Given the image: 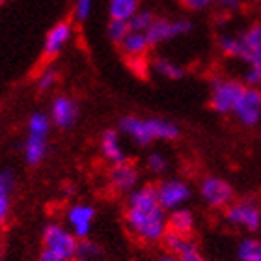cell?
<instances>
[{
	"instance_id": "obj_2",
	"label": "cell",
	"mask_w": 261,
	"mask_h": 261,
	"mask_svg": "<svg viewBox=\"0 0 261 261\" xmlns=\"http://www.w3.org/2000/svg\"><path fill=\"white\" fill-rule=\"evenodd\" d=\"M245 82L229 76H213L209 88V105L217 114H233L235 105L245 92Z\"/></svg>"
},
{
	"instance_id": "obj_24",
	"label": "cell",
	"mask_w": 261,
	"mask_h": 261,
	"mask_svg": "<svg viewBox=\"0 0 261 261\" xmlns=\"http://www.w3.org/2000/svg\"><path fill=\"white\" fill-rule=\"evenodd\" d=\"M239 261H261V239H243L237 246Z\"/></svg>"
},
{
	"instance_id": "obj_27",
	"label": "cell",
	"mask_w": 261,
	"mask_h": 261,
	"mask_svg": "<svg viewBox=\"0 0 261 261\" xmlns=\"http://www.w3.org/2000/svg\"><path fill=\"white\" fill-rule=\"evenodd\" d=\"M243 82H245V86H248V88H261V62H250V64H246Z\"/></svg>"
},
{
	"instance_id": "obj_40",
	"label": "cell",
	"mask_w": 261,
	"mask_h": 261,
	"mask_svg": "<svg viewBox=\"0 0 261 261\" xmlns=\"http://www.w3.org/2000/svg\"><path fill=\"white\" fill-rule=\"evenodd\" d=\"M2 2H4V0H0V4H2Z\"/></svg>"
},
{
	"instance_id": "obj_18",
	"label": "cell",
	"mask_w": 261,
	"mask_h": 261,
	"mask_svg": "<svg viewBox=\"0 0 261 261\" xmlns=\"http://www.w3.org/2000/svg\"><path fill=\"white\" fill-rule=\"evenodd\" d=\"M168 229L174 231V233L191 237L192 231H194V215H192L189 209H185V207H179V209H175V211H170Z\"/></svg>"
},
{
	"instance_id": "obj_35",
	"label": "cell",
	"mask_w": 261,
	"mask_h": 261,
	"mask_svg": "<svg viewBox=\"0 0 261 261\" xmlns=\"http://www.w3.org/2000/svg\"><path fill=\"white\" fill-rule=\"evenodd\" d=\"M39 261H67V259L62 257L60 254H56V252L45 248V250L41 252V256H39Z\"/></svg>"
},
{
	"instance_id": "obj_5",
	"label": "cell",
	"mask_w": 261,
	"mask_h": 261,
	"mask_svg": "<svg viewBox=\"0 0 261 261\" xmlns=\"http://www.w3.org/2000/svg\"><path fill=\"white\" fill-rule=\"evenodd\" d=\"M201 200L213 209H226L233 201V187L217 175H207L200 183Z\"/></svg>"
},
{
	"instance_id": "obj_29",
	"label": "cell",
	"mask_w": 261,
	"mask_h": 261,
	"mask_svg": "<svg viewBox=\"0 0 261 261\" xmlns=\"http://www.w3.org/2000/svg\"><path fill=\"white\" fill-rule=\"evenodd\" d=\"M147 168H149V172H153V174H164V172L168 170V161H166L164 155L155 151L147 157Z\"/></svg>"
},
{
	"instance_id": "obj_25",
	"label": "cell",
	"mask_w": 261,
	"mask_h": 261,
	"mask_svg": "<svg viewBox=\"0 0 261 261\" xmlns=\"http://www.w3.org/2000/svg\"><path fill=\"white\" fill-rule=\"evenodd\" d=\"M155 19H157V17L153 15L151 11L140 10L136 15H133V19L129 21V27H130L133 32H144L146 34L147 30H149V27L155 22Z\"/></svg>"
},
{
	"instance_id": "obj_6",
	"label": "cell",
	"mask_w": 261,
	"mask_h": 261,
	"mask_svg": "<svg viewBox=\"0 0 261 261\" xmlns=\"http://www.w3.org/2000/svg\"><path fill=\"white\" fill-rule=\"evenodd\" d=\"M235 120L243 127H257L261 123V88H245L233 110Z\"/></svg>"
},
{
	"instance_id": "obj_21",
	"label": "cell",
	"mask_w": 261,
	"mask_h": 261,
	"mask_svg": "<svg viewBox=\"0 0 261 261\" xmlns=\"http://www.w3.org/2000/svg\"><path fill=\"white\" fill-rule=\"evenodd\" d=\"M163 243L170 250V254H175V256H181V254H185L187 250H191V248L198 246L192 237H185V235L174 233V231H170V229L166 231V235H164Z\"/></svg>"
},
{
	"instance_id": "obj_34",
	"label": "cell",
	"mask_w": 261,
	"mask_h": 261,
	"mask_svg": "<svg viewBox=\"0 0 261 261\" xmlns=\"http://www.w3.org/2000/svg\"><path fill=\"white\" fill-rule=\"evenodd\" d=\"M181 261H207L205 257L201 256L200 250H198V246L191 248V250H187L185 254H181Z\"/></svg>"
},
{
	"instance_id": "obj_26",
	"label": "cell",
	"mask_w": 261,
	"mask_h": 261,
	"mask_svg": "<svg viewBox=\"0 0 261 261\" xmlns=\"http://www.w3.org/2000/svg\"><path fill=\"white\" fill-rule=\"evenodd\" d=\"M130 27L129 21H120V19H110L109 22V38L114 41V43L121 45V41L129 36Z\"/></svg>"
},
{
	"instance_id": "obj_8",
	"label": "cell",
	"mask_w": 261,
	"mask_h": 261,
	"mask_svg": "<svg viewBox=\"0 0 261 261\" xmlns=\"http://www.w3.org/2000/svg\"><path fill=\"white\" fill-rule=\"evenodd\" d=\"M43 245L45 248L60 254L62 257H65L67 261L75 259L76 257V248H79V243H76L75 235H71L69 231H65L60 226H55L50 224L45 228L43 233Z\"/></svg>"
},
{
	"instance_id": "obj_17",
	"label": "cell",
	"mask_w": 261,
	"mask_h": 261,
	"mask_svg": "<svg viewBox=\"0 0 261 261\" xmlns=\"http://www.w3.org/2000/svg\"><path fill=\"white\" fill-rule=\"evenodd\" d=\"M101 151L114 166L127 163L125 153H123V149L120 146V136H118V133L114 129H107L103 133V136H101Z\"/></svg>"
},
{
	"instance_id": "obj_19",
	"label": "cell",
	"mask_w": 261,
	"mask_h": 261,
	"mask_svg": "<svg viewBox=\"0 0 261 261\" xmlns=\"http://www.w3.org/2000/svg\"><path fill=\"white\" fill-rule=\"evenodd\" d=\"M147 127L151 133L153 140H175L179 138L181 130L174 121L163 120V118H147Z\"/></svg>"
},
{
	"instance_id": "obj_1",
	"label": "cell",
	"mask_w": 261,
	"mask_h": 261,
	"mask_svg": "<svg viewBox=\"0 0 261 261\" xmlns=\"http://www.w3.org/2000/svg\"><path fill=\"white\" fill-rule=\"evenodd\" d=\"M129 231L144 243H159L168 231V217L159 203L157 187H140L129 194L125 209Z\"/></svg>"
},
{
	"instance_id": "obj_12",
	"label": "cell",
	"mask_w": 261,
	"mask_h": 261,
	"mask_svg": "<svg viewBox=\"0 0 261 261\" xmlns=\"http://www.w3.org/2000/svg\"><path fill=\"white\" fill-rule=\"evenodd\" d=\"M93 217H95V209L90 205H75L71 207L69 213H67V220L73 226V231H75V237L79 239H86V235L90 233V228H92Z\"/></svg>"
},
{
	"instance_id": "obj_31",
	"label": "cell",
	"mask_w": 261,
	"mask_h": 261,
	"mask_svg": "<svg viewBox=\"0 0 261 261\" xmlns=\"http://www.w3.org/2000/svg\"><path fill=\"white\" fill-rule=\"evenodd\" d=\"M179 2L189 11H205L215 4V0H179Z\"/></svg>"
},
{
	"instance_id": "obj_30",
	"label": "cell",
	"mask_w": 261,
	"mask_h": 261,
	"mask_svg": "<svg viewBox=\"0 0 261 261\" xmlns=\"http://www.w3.org/2000/svg\"><path fill=\"white\" fill-rule=\"evenodd\" d=\"M215 6L218 8L220 13L229 17L231 13H237V11L243 10V0H215Z\"/></svg>"
},
{
	"instance_id": "obj_3",
	"label": "cell",
	"mask_w": 261,
	"mask_h": 261,
	"mask_svg": "<svg viewBox=\"0 0 261 261\" xmlns=\"http://www.w3.org/2000/svg\"><path fill=\"white\" fill-rule=\"evenodd\" d=\"M224 218L229 226L254 233L261 228V207L257 201L248 200V198L231 201L224 211Z\"/></svg>"
},
{
	"instance_id": "obj_20",
	"label": "cell",
	"mask_w": 261,
	"mask_h": 261,
	"mask_svg": "<svg viewBox=\"0 0 261 261\" xmlns=\"http://www.w3.org/2000/svg\"><path fill=\"white\" fill-rule=\"evenodd\" d=\"M110 19L130 21L133 15L140 11V0H110L109 4Z\"/></svg>"
},
{
	"instance_id": "obj_37",
	"label": "cell",
	"mask_w": 261,
	"mask_h": 261,
	"mask_svg": "<svg viewBox=\"0 0 261 261\" xmlns=\"http://www.w3.org/2000/svg\"><path fill=\"white\" fill-rule=\"evenodd\" d=\"M259 21H261V6H259Z\"/></svg>"
},
{
	"instance_id": "obj_36",
	"label": "cell",
	"mask_w": 261,
	"mask_h": 261,
	"mask_svg": "<svg viewBox=\"0 0 261 261\" xmlns=\"http://www.w3.org/2000/svg\"><path fill=\"white\" fill-rule=\"evenodd\" d=\"M159 261H181V257L179 256H175V254H164V256H161L159 257Z\"/></svg>"
},
{
	"instance_id": "obj_13",
	"label": "cell",
	"mask_w": 261,
	"mask_h": 261,
	"mask_svg": "<svg viewBox=\"0 0 261 261\" xmlns=\"http://www.w3.org/2000/svg\"><path fill=\"white\" fill-rule=\"evenodd\" d=\"M120 130L125 133L129 138L138 144V146H149L153 142V136L147 127V120H140L136 116H125L120 121Z\"/></svg>"
},
{
	"instance_id": "obj_28",
	"label": "cell",
	"mask_w": 261,
	"mask_h": 261,
	"mask_svg": "<svg viewBox=\"0 0 261 261\" xmlns=\"http://www.w3.org/2000/svg\"><path fill=\"white\" fill-rule=\"evenodd\" d=\"M99 252H101V250H99V246L95 245V243L82 239L81 243H79V248H76V257H75V259L92 261L95 256H99Z\"/></svg>"
},
{
	"instance_id": "obj_23",
	"label": "cell",
	"mask_w": 261,
	"mask_h": 261,
	"mask_svg": "<svg viewBox=\"0 0 261 261\" xmlns=\"http://www.w3.org/2000/svg\"><path fill=\"white\" fill-rule=\"evenodd\" d=\"M153 69H155V73H159L164 79H170V81H179L187 73L179 64H175V62L168 60V58H163V56L153 60Z\"/></svg>"
},
{
	"instance_id": "obj_38",
	"label": "cell",
	"mask_w": 261,
	"mask_h": 261,
	"mask_svg": "<svg viewBox=\"0 0 261 261\" xmlns=\"http://www.w3.org/2000/svg\"><path fill=\"white\" fill-rule=\"evenodd\" d=\"M248 2H257V0H248Z\"/></svg>"
},
{
	"instance_id": "obj_33",
	"label": "cell",
	"mask_w": 261,
	"mask_h": 261,
	"mask_svg": "<svg viewBox=\"0 0 261 261\" xmlns=\"http://www.w3.org/2000/svg\"><path fill=\"white\" fill-rule=\"evenodd\" d=\"M56 79H58V75H56V71H53V69H45V71H43V75L39 76L38 88H39V90H49V88L56 82Z\"/></svg>"
},
{
	"instance_id": "obj_14",
	"label": "cell",
	"mask_w": 261,
	"mask_h": 261,
	"mask_svg": "<svg viewBox=\"0 0 261 261\" xmlns=\"http://www.w3.org/2000/svg\"><path fill=\"white\" fill-rule=\"evenodd\" d=\"M53 121L56 125L62 127V129H67L76 121V116H79V107L73 99L69 97H58L53 103Z\"/></svg>"
},
{
	"instance_id": "obj_7",
	"label": "cell",
	"mask_w": 261,
	"mask_h": 261,
	"mask_svg": "<svg viewBox=\"0 0 261 261\" xmlns=\"http://www.w3.org/2000/svg\"><path fill=\"white\" fill-rule=\"evenodd\" d=\"M192 30V22L189 19H155L149 30L146 32L149 45L155 47L159 43L170 41V39L181 38Z\"/></svg>"
},
{
	"instance_id": "obj_39",
	"label": "cell",
	"mask_w": 261,
	"mask_h": 261,
	"mask_svg": "<svg viewBox=\"0 0 261 261\" xmlns=\"http://www.w3.org/2000/svg\"><path fill=\"white\" fill-rule=\"evenodd\" d=\"M0 254H2V246H0Z\"/></svg>"
},
{
	"instance_id": "obj_32",
	"label": "cell",
	"mask_w": 261,
	"mask_h": 261,
	"mask_svg": "<svg viewBox=\"0 0 261 261\" xmlns=\"http://www.w3.org/2000/svg\"><path fill=\"white\" fill-rule=\"evenodd\" d=\"M92 11V0H76L75 4V17L79 21H86Z\"/></svg>"
},
{
	"instance_id": "obj_11",
	"label": "cell",
	"mask_w": 261,
	"mask_h": 261,
	"mask_svg": "<svg viewBox=\"0 0 261 261\" xmlns=\"http://www.w3.org/2000/svg\"><path fill=\"white\" fill-rule=\"evenodd\" d=\"M110 185L118 192H133L136 183H138V170L129 163L116 164L114 168L110 170Z\"/></svg>"
},
{
	"instance_id": "obj_10",
	"label": "cell",
	"mask_w": 261,
	"mask_h": 261,
	"mask_svg": "<svg viewBox=\"0 0 261 261\" xmlns=\"http://www.w3.org/2000/svg\"><path fill=\"white\" fill-rule=\"evenodd\" d=\"M245 64L261 62V21L252 22L245 32L239 34V56Z\"/></svg>"
},
{
	"instance_id": "obj_22",
	"label": "cell",
	"mask_w": 261,
	"mask_h": 261,
	"mask_svg": "<svg viewBox=\"0 0 261 261\" xmlns=\"http://www.w3.org/2000/svg\"><path fill=\"white\" fill-rule=\"evenodd\" d=\"M15 185V179L10 172H2L0 174V226L4 224L10 213V192Z\"/></svg>"
},
{
	"instance_id": "obj_15",
	"label": "cell",
	"mask_w": 261,
	"mask_h": 261,
	"mask_svg": "<svg viewBox=\"0 0 261 261\" xmlns=\"http://www.w3.org/2000/svg\"><path fill=\"white\" fill-rule=\"evenodd\" d=\"M71 36V27L67 22H58L45 38V47H43V56L47 60L55 58L58 53L62 50V47L65 45V41Z\"/></svg>"
},
{
	"instance_id": "obj_4",
	"label": "cell",
	"mask_w": 261,
	"mask_h": 261,
	"mask_svg": "<svg viewBox=\"0 0 261 261\" xmlns=\"http://www.w3.org/2000/svg\"><path fill=\"white\" fill-rule=\"evenodd\" d=\"M28 135L27 147H24V157L30 166H38L43 161L45 153H47V135H49V118L45 114H36L28 121Z\"/></svg>"
},
{
	"instance_id": "obj_16",
	"label": "cell",
	"mask_w": 261,
	"mask_h": 261,
	"mask_svg": "<svg viewBox=\"0 0 261 261\" xmlns=\"http://www.w3.org/2000/svg\"><path fill=\"white\" fill-rule=\"evenodd\" d=\"M120 47H121V53H123L127 58H133V60H142V58L147 55V50L151 49L149 39H147L146 34L133 32V30H130L129 36L121 41Z\"/></svg>"
},
{
	"instance_id": "obj_9",
	"label": "cell",
	"mask_w": 261,
	"mask_h": 261,
	"mask_svg": "<svg viewBox=\"0 0 261 261\" xmlns=\"http://www.w3.org/2000/svg\"><path fill=\"white\" fill-rule=\"evenodd\" d=\"M157 198L164 211H175L191 198V187L181 179H166L157 185Z\"/></svg>"
}]
</instances>
